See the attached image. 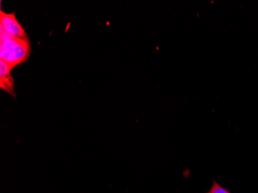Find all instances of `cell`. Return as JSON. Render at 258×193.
Returning <instances> with one entry per match:
<instances>
[{
    "label": "cell",
    "instance_id": "obj_1",
    "mask_svg": "<svg viewBox=\"0 0 258 193\" xmlns=\"http://www.w3.org/2000/svg\"><path fill=\"white\" fill-rule=\"evenodd\" d=\"M0 57L12 69L28 59L31 53V46L29 39L12 37L0 29Z\"/></svg>",
    "mask_w": 258,
    "mask_h": 193
},
{
    "label": "cell",
    "instance_id": "obj_2",
    "mask_svg": "<svg viewBox=\"0 0 258 193\" xmlns=\"http://www.w3.org/2000/svg\"><path fill=\"white\" fill-rule=\"evenodd\" d=\"M0 29L4 30L12 37L28 39L27 32L19 23L14 13L8 14L3 10L0 11Z\"/></svg>",
    "mask_w": 258,
    "mask_h": 193
},
{
    "label": "cell",
    "instance_id": "obj_3",
    "mask_svg": "<svg viewBox=\"0 0 258 193\" xmlns=\"http://www.w3.org/2000/svg\"><path fill=\"white\" fill-rule=\"evenodd\" d=\"M12 70L5 61L0 59V88L16 98L14 80L11 75Z\"/></svg>",
    "mask_w": 258,
    "mask_h": 193
},
{
    "label": "cell",
    "instance_id": "obj_4",
    "mask_svg": "<svg viewBox=\"0 0 258 193\" xmlns=\"http://www.w3.org/2000/svg\"><path fill=\"white\" fill-rule=\"evenodd\" d=\"M206 193H231L226 189L224 187L221 186L220 184L217 183L215 179L213 180V185L210 189Z\"/></svg>",
    "mask_w": 258,
    "mask_h": 193
}]
</instances>
